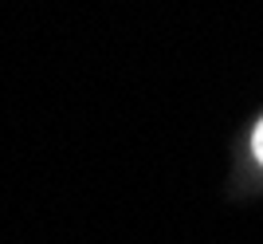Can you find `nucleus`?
<instances>
[{
  "label": "nucleus",
  "mask_w": 263,
  "mask_h": 244,
  "mask_svg": "<svg viewBox=\"0 0 263 244\" xmlns=\"http://www.w3.org/2000/svg\"><path fill=\"white\" fill-rule=\"evenodd\" d=\"M252 146H255V158L263 162V122L255 126V138H252Z\"/></svg>",
  "instance_id": "obj_1"
}]
</instances>
